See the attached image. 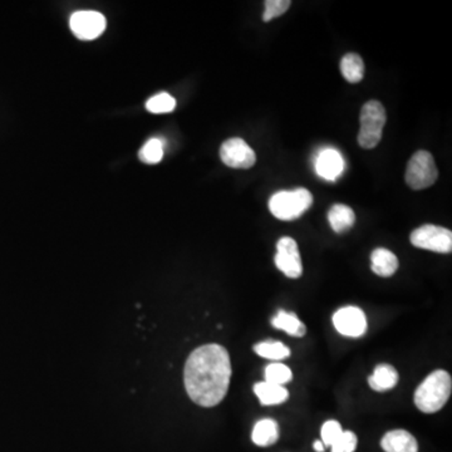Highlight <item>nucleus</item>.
Wrapping results in <instances>:
<instances>
[{
  "label": "nucleus",
  "instance_id": "nucleus-1",
  "mask_svg": "<svg viewBox=\"0 0 452 452\" xmlns=\"http://www.w3.org/2000/svg\"><path fill=\"white\" fill-rule=\"evenodd\" d=\"M231 363L228 350L219 344L195 349L185 365V387L196 405H219L229 389Z\"/></svg>",
  "mask_w": 452,
  "mask_h": 452
},
{
  "label": "nucleus",
  "instance_id": "nucleus-2",
  "mask_svg": "<svg viewBox=\"0 0 452 452\" xmlns=\"http://www.w3.org/2000/svg\"><path fill=\"white\" fill-rule=\"evenodd\" d=\"M451 376L446 371H435L426 377L415 392V405L424 413H435L446 405L451 396Z\"/></svg>",
  "mask_w": 452,
  "mask_h": 452
},
{
  "label": "nucleus",
  "instance_id": "nucleus-3",
  "mask_svg": "<svg viewBox=\"0 0 452 452\" xmlns=\"http://www.w3.org/2000/svg\"><path fill=\"white\" fill-rule=\"evenodd\" d=\"M313 204V196L307 189L279 191L270 197V212L275 218L284 221H292L300 218L304 212L310 210Z\"/></svg>",
  "mask_w": 452,
  "mask_h": 452
},
{
  "label": "nucleus",
  "instance_id": "nucleus-4",
  "mask_svg": "<svg viewBox=\"0 0 452 452\" xmlns=\"http://www.w3.org/2000/svg\"><path fill=\"white\" fill-rule=\"evenodd\" d=\"M387 121L384 104L378 101H369L362 107L358 133V143L362 149H374L382 140V132Z\"/></svg>",
  "mask_w": 452,
  "mask_h": 452
},
{
  "label": "nucleus",
  "instance_id": "nucleus-5",
  "mask_svg": "<svg viewBox=\"0 0 452 452\" xmlns=\"http://www.w3.org/2000/svg\"><path fill=\"white\" fill-rule=\"evenodd\" d=\"M439 170L434 156L427 151H417L408 161L406 169V183L413 190L427 189L436 183Z\"/></svg>",
  "mask_w": 452,
  "mask_h": 452
},
{
  "label": "nucleus",
  "instance_id": "nucleus-6",
  "mask_svg": "<svg viewBox=\"0 0 452 452\" xmlns=\"http://www.w3.org/2000/svg\"><path fill=\"white\" fill-rule=\"evenodd\" d=\"M411 244L429 252L450 254L452 252L451 230L437 225H422L411 234Z\"/></svg>",
  "mask_w": 452,
  "mask_h": 452
},
{
  "label": "nucleus",
  "instance_id": "nucleus-7",
  "mask_svg": "<svg viewBox=\"0 0 452 452\" xmlns=\"http://www.w3.org/2000/svg\"><path fill=\"white\" fill-rule=\"evenodd\" d=\"M275 265L288 278L297 279L303 273V264L298 244L289 236L281 238L276 244Z\"/></svg>",
  "mask_w": 452,
  "mask_h": 452
},
{
  "label": "nucleus",
  "instance_id": "nucleus-8",
  "mask_svg": "<svg viewBox=\"0 0 452 452\" xmlns=\"http://www.w3.org/2000/svg\"><path fill=\"white\" fill-rule=\"evenodd\" d=\"M220 157L231 169H250L257 162L254 149L241 138H230L221 145Z\"/></svg>",
  "mask_w": 452,
  "mask_h": 452
},
{
  "label": "nucleus",
  "instance_id": "nucleus-9",
  "mask_svg": "<svg viewBox=\"0 0 452 452\" xmlns=\"http://www.w3.org/2000/svg\"><path fill=\"white\" fill-rule=\"evenodd\" d=\"M69 25L78 39L92 40L104 33L107 22L101 13L82 11L72 14Z\"/></svg>",
  "mask_w": 452,
  "mask_h": 452
},
{
  "label": "nucleus",
  "instance_id": "nucleus-10",
  "mask_svg": "<svg viewBox=\"0 0 452 452\" xmlns=\"http://www.w3.org/2000/svg\"><path fill=\"white\" fill-rule=\"evenodd\" d=\"M333 324L346 337H362L367 331V318L357 307H343L333 315Z\"/></svg>",
  "mask_w": 452,
  "mask_h": 452
},
{
  "label": "nucleus",
  "instance_id": "nucleus-11",
  "mask_svg": "<svg viewBox=\"0 0 452 452\" xmlns=\"http://www.w3.org/2000/svg\"><path fill=\"white\" fill-rule=\"evenodd\" d=\"M315 172L326 181H336L344 171V160L337 149H324L315 159Z\"/></svg>",
  "mask_w": 452,
  "mask_h": 452
},
{
  "label": "nucleus",
  "instance_id": "nucleus-12",
  "mask_svg": "<svg viewBox=\"0 0 452 452\" xmlns=\"http://www.w3.org/2000/svg\"><path fill=\"white\" fill-rule=\"evenodd\" d=\"M381 446L386 452H418L417 441L405 429L387 432L381 441Z\"/></svg>",
  "mask_w": 452,
  "mask_h": 452
},
{
  "label": "nucleus",
  "instance_id": "nucleus-13",
  "mask_svg": "<svg viewBox=\"0 0 452 452\" xmlns=\"http://www.w3.org/2000/svg\"><path fill=\"white\" fill-rule=\"evenodd\" d=\"M254 393L258 396L260 403L264 406H274L286 402L289 397L288 389L284 386L270 384V382H259L254 386Z\"/></svg>",
  "mask_w": 452,
  "mask_h": 452
},
{
  "label": "nucleus",
  "instance_id": "nucleus-14",
  "mask_svg": "<svg viewBox=\"0 0 452 452\" xmlns=\"http://www.w3.org/2000/svg\"><path fill=\"white\" fill-rule=\"evenodd\" d=\"M371 260L373 273L379 276L389 278L395 274L398 269V259L393 252H389V249L377 248L376 250H373Z\"/></svg>",
  "mask_w": 452,
  "mask_h": 452
},
{
  "label": "nucleus",
  "instance_id": "nucleus-15",
  "mask_svg": "<svg viewBox=\"0 0 452 452\" xmlns=\"http://www.w3.org/2000/svg\"><path fill=\"white\" fill-rule=\"evenodd\" d=\"M252 442L260 447L271 446L279 439V427L274 420L264 418L254 426Z\"/></svg>",
  "mask_w": 452,
  "mask_h": 452
},
{
  "label": "nucleus",
  "instance_id": "nucleus-16",
  "mask_svg": "<svg viewBox=\"0 0 452 452\" xmlns=\"http://www.w3.org/2000/svg\"><path fill=\"white\" fill-rule=\"evenodd\" d=\"M368 384L377 392L389 391L398 384V373L389 365H379L374 368L372 376L368 378Z\"/></svg>",
  "mask_w": 452,
  "mask_h": 452
},
{
  "label": "nucleus",
  "instance_id": "nucleus-17",
  "mask_svg": "<svg viewBox=\"0 0 452 452\" xmlns=\"http://www.w3.org/2000/svg\"><path fill=\"white\" fill-rule=\"evenodd\" d=\"M328 221L336 233H344L355 223V212L343 204H336L328 212Z\"/></svg>",
  "mask_w": 452,
  "mask_h": 452
},
{
  "label": "nucleus",
  "instance_id": "nucleus-18",
  "mask_svg": "<svg viewBox=\"0 0 452 452\" xmlns=\"http://www.w3.org/2000/svg\"><path fill=\"white\" fill-rule=\"evenodd\" d=\"M271 324L276 329H281L293 337H303L307 333V326L298 319L297 315L288 313L286 310H281L275 315L271 319Z\"/></svg>",
  "mask_w": 452,
  "mask_h": 452
},
{
  "label": "nucleus",
  "instance_id": "nucleus-19",
  "mask_svg": "<svg viewBox=\"0 0 452 452\" xmlns=\"http://www.w3.org/2000/svg\"><path fill=\"white\" fill-rule=\"evenodd\" d=\"M341 72L349 83H358L365 75V63L358 54L348 53L341 61Z\"/></svg>",
  "mask_w": 452,
  "mask_h": 452
},
{
  "label": "nucleus",
  "instance_id": "nucleus-20",
  "mask_svg": "<svg viewBox=\"0 0 452 452\" xmlns=\"http://www.w3.org/2000/svg\"><path fill=\"white\" fill-rule=\"evenodd\" d=\"M254 352L263 358L274 361H281L291 355V349L281 342H262L254 347Z\"/></svg>",
  "mask_w": 452,
  "mask_h": 452
},
{
  "label": "nucleus",
  "instance_id": "nucleus-21",
  "mask_svg": "<svg viewBox=\"0 0 452 452\" xmlns=\"http://www.w3.org/2000/svg\"><path fill=\"white\" fill-rule=\"evenodd\" d=\"M164 145L165 142L161 138H151L143 145L142 149H140V160L147 165L159 164L164 157Z\"/></svg>",
  "mask_w": 452,
  "mask_h": 452
},
{
  "label": "nucleus",
  "instance_id": "nucleus-22",
  "mask_svg": "<svg viewBox=\"0 0 452 452\" xmlns=\"http://www.w3.org/2000/svg\"><path fill=\"white\" fill-rule=\"evenodd\" d=\"M175 107H176V99L169 93H159L154 97L149 98L146 102V109L149 114H154V115L170 114Z\"/></svg>",
  "mask_w": 452,
  "mask_h": 452
},
{
  "label": "nucleus",
  "instance_id": "nucleus-23",
  "mask_svg": "<svg viewBox=\"0 0 452 452\" xmlns=\"http://www.w3.org/2000/svg\"><path fill=\"white\" fill-rule=\"evenodd\" d=\"M293 378V373L289 367L283 363H271L265 368V381L270 384H283L291 382Z\"/></svg>",
  "mask_w": 452,
  "mask_h": 452
},
{
  "label": "nucleus",
  "instance_id": "nucleus-24",
  "mask_svg": "<svg viewBox=\"0 0 452 452\" xmlns=\"http://www.w3.org/2000/svg\"><path fill=\"white\" fill-rule=\"evenodd\" d=\"M291 0H268L265 1V12L263 14L264 22H270L274 18L281 17L291 8Z\"/></svg>",
  "mask_w": 452,
  "mask_h": 452
},
{
  "label": "nucleus",
  "instance_id": "nucleus-25",
  "mask_svg": "<svg viewBox=\"0 0 452 452\" xmlns=\"http://www.w3.org/2000/svg\"><path fill=\"white\" fill-rule=\"evenodd\" d=\"M342 432H343V429L339 422L334 421V420L326 421L322 427V442L324 444V446H332L333 444L338 440V437L342 435Z\"/></svg>",
  "mask_w": 452,
  "mask_h": 452
},
{
  "label": "nucleus",
  "instance_id": "nucleus-26",
  "mask_svg": "<svg viewBox=\"0 0 452 452\" xmlns=\"http://www.w3.org/2000/svg\"><path fill=\"white\" fill-rule=\"evenodd\" d=\"M357 436L352 431H343L342 435L333 444L332 452H355L357 448Z\"/></svg>",
  "mask_w": 452,
  "mask_h": 452
},
{
  "label": "nucleus",
  "instance_id": "nucleus-27",
  "mask_svg": "<svg viewBox=\"0 0 452 452\" xmlns=\"http://www.w3.org/2000/svg\"><path fill=\"white\" fill-rule=\"evenodd\" d=\"M313 447H314V450L317 452H323L324 451V444L322 442V441H315L314 445H313Z\"/></svg>",
  "mask_w": 452,
  "mask_h": 452
}]
</instances>
